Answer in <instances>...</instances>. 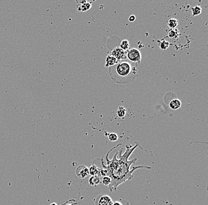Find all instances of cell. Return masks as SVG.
I'll return each instance as SVG.
<instances>
[{
  "mask_svg": "<svg viewBox=\"0 0 208 205\" xmlns=\"http://www.w3.org/2000/svg\"><path fill=\"white\" fill-rule=\"evenodd\" d=\"M130 47V44L128 40H123L120 43V48L125 51L128 50Z\"/></svg>",
  "mask_w": 208,
  "mask_h": 205,
  "instance_id": "13",
  "label": "cell"
},
{
  "mask_svg": "<svg viewBox=\"0 0 208 205\" xmlns=\"http://www.w3.org/2000/svg\"><path fill=\"white\" fill-rule=\"evenodd\" d=\"M50 205H58V204H56V203H53L50 204Z\"/></svg>",
  "mask_w": 208,
  "mask_h": 205,
  "instance_id": "22",
  "label": "cell"
},
{
  "mask_svg": "<svg viewBox=\"0 0 208 205\" xmlns=\"http://www.w3.org/2000/svg\"><path fill=\"white\" fill-rule=\"evenodd\" d=\"M181 105H182V102H181V101L178 99H175L172 100L169 104L170 108L173 110L178 109L179 108H180Z\"/></svg>",
  "mask_w": 208,
  "mask_h": 205,
  "instance_id": "10",
  "label": "cell"
},
{
  "mask_svg": "<svg viewBox=\"0 0 208 205\" xmlns=\"http://www.w3.org/2000/svg\"><path fill=\"white\" fill-rule=\"evenodd\" d=\"M68 205H72V204H68Z\"/></svg>",
  "mask_w": 208,
  "mask_h": 205,
  "instance_id": "23",
  "label": "cell"
},
{
  "mask_svg": "<svg viewBox=\"0 0 208 205\" xmlns=\"http://www.w3.org/2000/svg\"><path fill=\"white\" fill-rule=\"evenodd\" d=\"M111 179L110 178L109 176H104V178H102V183L105 185V186H109L111 183Z\"/></svg>",
  "mask_w": 208,
  "mask_h": 205,
  "instance_id": "17",
  "label": "cell"
},
{
  "mask_svg": "<svg viewBox=\"0 0 208 205\" xmlns=\"http://www.w3.org/2000/svg\"><path fill=\"white\" fill-rule=\"evenodd\" d=\"M113 201L109 196H102L99 198L97 205H112Z\"/></svg>",
  "mask_w": 208,
  "mask_h": 205,
  "instance_id": "7",
  "label": "cell"
},
{
  "mask_svg": "<svg viewBox=\"0 0 208 205\" xmlns=\"http://www.w3.org/2000/svg\"><path fill=\"white\" fill-rule=\"evenodd\" d=\"M169 45H170V43L169 42L164 40L161 42L160 47V49L162 50H166L169 48Z\"/></svg>",
  "mask_w": 208,
  "mask_h": 205,
  "instance_id": "18",
  "label": "cell"
},
{
  "mask_svg": "<svg viewBox=\"0 0 208 205\" xmlns=\"http://www.w3.org/2000/svg\"><path fill=\"white\" fill-rule=\"evenodd\" d=\"M126 109L123 107H120L116 111V115L119 118H124L126 114Z\"/></svg>",
  "mask_w": 208,
  "mask_h": 205,
  "instance_id": "14",
  "label": "cell"
},
{
  "mask_svg": "<svg viewBox=\"0 0 208 205\" xmlns=\"http://www.w3.org/2000/svg\"><path fill=\"white\" fill-rule=\"evenodd\" d=\"M92 7V3L88 2L86 1H82L78 2L76 8L78 11L84 12L89 10Z\"/></svg>",
  "mask_w": 208,
  "mask_h": 205,
  "instance_id": "6",
  "label": "cell"
},
{
  "mask_svg": "<svg viewBox=\"0 0 208 205\" xmlns=\"http://www.w3.org/2000/svg\"><path fill=\"white\" fill-rule=\"evenodd\" d=\"M109 54L112 55V56H114L119 62L125 60L127 59V57H126L127 51H125L121 49L120 47L115 48L109 53Z\"/></svg>",
  "mask_w": 208,
  "mask_h": 205,
  "instance_id": "4",
  "label": "cell"
},
{
  "mask_svg": "<svg viewBox=\"0 0 208 205\" xmlns=\"http://www.w3.org/2000/svg\"><path fill=\"white\" fill-rule=\"evenodd\" d=\"M119 63V61L115 59L112 55L108 54L106 58V63L105 65V68H110L111 66H114L117 63Z\"/></svg>",
  "mask_w": 208,
  "mask_h": 205,
  "instance_id": "8",
  "label": "cell"
},
{
  "mask_svg": "<svg viewBox=\"0 0 208 205\" xmlns=\"http://www.w3.org/2000/svg\"><path fill=\"white\" fill-rule=\"evenodd\" d=\"M135 16L134 15H131L130 17H129V21L130 22H133L135 20Z\"/></svg>",
  "mask_w": 208,
  "mask_h": 205,
  "instance_id": "20",
  "label": "cell"
},
{
  "mask_svg": "<svg viewBox=\"0 0 208 205\" xmlns=\"http://www.w3.org/2000/svg\"><path fill=\"white\" fill-rule=\"evenodd\" d=\"M193 16H196L201 14L202 13V8L199 6H195L192 8Z\"/></svg>",
  "mask_w": 208,
  "mask_h": 205,
  "instance_id": "15",
  "label": "cell"
},
{
  "mask_svg": "<svg viewBox=\"0 0 208 205\" xmlns=\"http://www.w3.org/2000/svg\"><path fill=\"white\" fill-rule=\"evenodd\" d=\"M112 205H122V204L118 201H116L114 203H113Z\"/></svg>",
  "mask_w": 208,
  "mask_h": 205,
  "instance_id": "21",
  "label": "cell"
},
{
  "mask_svg": "<svg viewBox=\"0 0 208 205\" xmlns=\"http://www.w3.org/2000/svg\"><path fill=\"white\" fill-rule=\"evenodd\" d=\"M126 57L131 62L138 64L141 60V53L138 49L132 48L127 50Z\"/></svg>",
  "mask_w": 208,
  "mask_h": 205,
  "instance_id": "3",
  "label": "cell"
},
{
  "mask_svg": "<svg viewBox=\"0 0 208 205\" xmlns=\"http://www.w3.org/2000/svg\"><path fill=\"white\" fill-rule=\"evenodd\" d=\"M137 145L133 147H126V150L125 153L121 155L120 159H116V154L114 155L112 160H109L107 158L106 160L108 165H105L102 163V168L104 169L107 172V176H109L111 179V183L109 186L110 191L116 190L118 186L125 182L126 180H130L132 178V173L138 169L140 168H146L150 169L151 167H147L145 166H140V167H134L132 170H130L131 165L135 163L136 158L129 161L128 158L130 155L133 152Z\"/></svg>",
  "mask_w": 208,
  "mask_h": 205,
  "instance_id": "1",
  "label": "cell"
},
{
  "mask_svg": "<svg viewBox=\"0 0 208 205\" xmlns=\"http://www.w3.org/2000/svg\"><path fill=\"white\" fill-rule=\"evenodd\" d=\"M179 31L176 29H172L169 33V36L170 38H176L179 36Z\"/></svg>",
  "mask_w": 208,
  "mask_h": 205,
  "instance_id": "16",
  "label": "cell"
},
{
  "mask_svg": "<svg viewBox=\"0 0 208 205\" xmlns=\"http://www.w3.org/2000/svg\"><path fill=\"white\" fill-rule=\"evenodd\" d=\"M178 24H179V22L176 18H172L169 20L167 25L170 29H175V28L178 25Z\"/></svg>",
  "mask_w": 208,
  "mask_h": 205,
  "instance_id": "12",
  "label": "cell"
},
{
  "mask_svg": "<svg viewBox=\"0 0 208 205\" xmlns=\"http://www.w3.org/2000/svg\"><path fill=\"white\" fill-rule=\"evenodd\" d=\"M101 179L100 177L98 176H91L89 179V183L92 186H96L100 184Z\"/></svg>",
  "mask_w": 208,
  "mask_h": 205,
  "instance_id": "11",
  "label": "cell"
},
{
  "mask_svg": "<svg viewBox=\"0 0 208 205\" xmlns=\"http://www.w3.org/2000/svg\"><path fill=\"white\" fill-rule=\"evenodd\" d=\"M137 65L122 60L109 68V74L113 81L119 84L130 85L137 76Z\"/></svg>",
  "mask_w": 208,
  "mask_h": 205,
  "instance_id": "2",
  "label": "cell"
},
{
  "mask_svg": "<svg viewBox=\"0 0 208 205\" xmlns=\"http://www.w3.org/2000/svg\"><path fill=\"white\" fill-rule=\"evenodd\" d=\"M75 174L78 178L85 179L88 175H89V168L84 165H79L76 169Z\"/></svg>",
  "mask_w": 208,
  "mask_h": 205,
  "instance_id": "5",
  "label": "cell"
},
{
  "mask_svg": "<svg viewBox=\"0 0 208 205\" xmlns=\"http://www.w3.org/2000/svg\"><path fill=\"white\" fill-rule=\"evenodd\" d=\"M89 174H90L92 176H101V169H99L96 165L92 164L90 166L89 168Z\"/></svg>",
  "mask_w": 208,
  "mask_h": 205,
  "instance_id": "9",
  "label": "cell"
},
{
  "mask_svg": "<svg viewBox=\"0 0 208 205\" xmlns=\"http://www.w3.org/2000/svg\"><path fill=\"white\" fill-rule=\"evenodd\" d=\"M108 138L111 141H116L118 140V136L115 133H110L108 135Z\"/></svg>",
  "mask_w": 208,
  "mask_h": 205,
  "instance_id": "19",
  "label": "cell"
}]
</instances>
